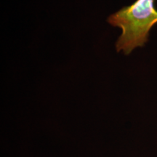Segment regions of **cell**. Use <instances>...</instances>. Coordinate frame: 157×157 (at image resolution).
<instances>
[{
  "mask_svg": "<svg viewBox=\"0 0 157 157\" xmlns=\"http://www.w3.org/2000/svg\"><path fill=\"white\" fill-rule=\"evenodd\" d=\"M156 0H136L108 17V23L121 29L122 32L116 42L117 52L130 54L135 48L148 42L149 33L157 23Z\"/></svg>",
  "mask_w": 157,
  "mask_h": 157,
  "instance_id": "cell-1",
  "label": "cell"
}]
</instances>
